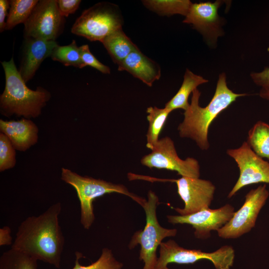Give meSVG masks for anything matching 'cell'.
Wrapping results in <instances>:
<instances>
[{
  "mask_svg": "<svg viewBox=\"0 0 269 269\" xmlns=\"http://www.w3.org/2000/svg\"><path fill=\"white\" fill-rule=\"evenodd\" d=\"M62 206H50L38 216H29L18 227L11 248L59 268L65 239L59 224Z\"/></svg>",
  "mask_w": 269,
  "mask_h": 269,
  "instance_id": "1",
  "label": "cell"
},
{
  "mask_svg": "<svg viewBox=\"0 0 269 269\" xmlns=\"http://www.w3.org/2000/svg\"><path fill=\"white\" fill-rule=\"evenodd\" d=\"M191 103L184 111V119L178 126L179 134L181 137L192 139L202 150L209 147L208 134L209 127L216 118L233 102L246 94L234 93L227 86L226 75L220 74L214 95L209 104L202 108L199 105L200 91L192 92Z\"/></svg>",
  "mask_w": 269,
  "mask_h": 269,
  "instance_id": "2",
  "label": "cell"
},
{
  "mask_svg": "<svg viewBox=\"0 0 269 269\" xmlns=\"http://www.w3.org/2000/svg\"><path fill=\"white\" fill-rule=\"evenodd\" d=\"M5 85L0 96V106L5 116L13 114L26 118H36L50 99V93L41 87L35 90L29 89L17 69L13 57L1 62Z\"/></svg>",
  "mask_w": 269,
  "mask_h": 269,
  "instance_id": "3",
  "label": "cell"
},
{
  "mask_svg": "<svg viewBox=\"0 0 269 269\" xmlns=\"http://www.w3.org/2000/svg\"><path fill=\"white\" fill-rule=\"evenodd\" d=\"M61 179L76 190L80 203V222L85 229H90L94 222L93 202L99 197L108 193H118L131 197L141 206L146 201L130 192L123 185L82 176L67 168H62Z\"/></svg>",
  "mask_w": 269,
  "mask_h": 269,
  "instance_id": "4",
  "label": "cell"
},
{
  "mask_svg": "<svg viewBox=\"0 0 269 269\" xmlns=\"http://www.w3.org/2000/svg\"><path fill=\"white\" fill-rule=\"evenodd\" d=\"M147 197V200L141 206L145 213V225L142 230L137 231L133 235L129 248L132 249L139 244V259L144 263L142 269H155L158 259L156 256L158 247L165 238L175 236L177 230L165 228L160 225L156 213L158 198L151 190L148 191Z\"/></svg>",
  "mask_w": 269,
  "mask_h": 269,
  "instance_id": "5",
  "label": "cell"
},
{
  "mask_svg": "<svg viewBox=\"0 0 269 269\" xmlns=\"http://www.w3.org/2000/svg\"><path fill=\"white\" fill-rule=\"evenodd\" d=\"M123 19L117 5L99 2L83 11L71 28V32L91 41L101 42L116 30L122 28Z\"/></svg>",
  "mask_w": 269,
  "mask_h": 269,
  "instance_id": "6",
  "label": "cell"
},
{
  "mask_svg": "<svg viewBox=\"0 0 269 269\" xmlns=\"http://www.w3.org/2000/svg\"><path fill=\"white\" fill-rule=\"evenodd\" d=\"M159 257L155 269H169L170 263L192 264L201 260L211 261L216 269H230L235 259V251L230 246H222L211 252L199 250H189L179 246L175 241L169 240L159 246Z\"/></svg>",
  "mask_w": 269,
  "mask_h": 269,
  "instance_id": "7",
  "label": "cell"
},
{
  "mask_svg": "<svg viewBox=\"0 0 269 269\" xmlns=\"http://www.w3.org/2000/svg\"><path fill=\"white\" fill-rule=\"evenodd\" d=\"M64 23L57 0H38L24 23V36L55 41L62 32Z\"/></svg>",
  "mask_w": 269,
  "mask_h": 269,
  "instance_id": "8",
  "label": "cell"
},
{
  "mask_svg": "<svg viewBox=\"0 0 269 269\" xmlns=\"http://www.w3.org/2000/svg\"><path fill=\"white\" fill-rule=\"evenodd\" d=\"M269 196L266 185L251 190L245 196L242 206L235 212L231 219L217 231L219 237L236 239L249 232L256 225L259 214Z\"/></svg>",
  "mask_w": 269,
  "mask_h": 269,
  "instance_id": "9",
  "label": "cell"
},
{
  "mask_svg": "<svg viewBox=\"0 0 269 269\" xmlns=\"http://www.w3.org/2000/svg\"><path fill=\"white\" fill-rule=\"evenodd\" d=\"M140 162L149 168L175 171L183 177H200L198 160L193 157L181 159L177 153L174 142L167 136L159 139L151 152L143 156Z\"/></svg>",
  "mask_w": 269,
  "mask_h": 269,
  "instance_id": "10",
  "label": "cell"
},
{
  "mask_svg": "<svg viewBox=\"0 0 269 269\" xmlns=\"http://www.w3.org/2000/svg\"><path fill=\"white\" fill-rule=\"evenodd\" d=\"M227 154L235 160L240 170L239 178L228 194V198L246 186L269 183V162L255 153L247 141L239 148L227 149Z\"/></svg>",
  "mask_w": 269,
  "mask_h": 269,
  "instance_id": "11",
  "label": "cell"
},
{
  "mask_svg": "<svg viewBox=\"0 0 269 269\" xmlns=\"http://www.w3.org/2000/svg\"><path fill=\"white\" fill-rule=\"evenodd\" d=\"M165 180L176 184L177 193L184 203L183 208H174L179 215H188L209 208L215 191V186L210 181L183 176Z\"/></svg>",
  "mask_w": 269,
  "mask_h": 269,
  "instance_id": "12",
  "label": "cell"
},
{
  "mask_svg": "<svg viewBox=\"0 0 269 269\" xmlns=\"http://www.w3.org/2000/svg\"><path fill=\"white\" fill-rule=\"evenodd\" d=\"M234 208L229 204L216 209L209 208L188 215H167L171 224H187L194 229V236L197 239L210 237L212 231H218L232 218Z\"/></svg>",
  "mask_w": 269,
  "mask_h": 269,
  "instance_id": "13",
  "label": "cell"
},
{
  "mask_svg": "<svg viewBox=\"0 0 269 269\" xmlns=\"http://www.w3.org/2000/svg\"><path fill=\"white\" fill-rule=\"evenodd\" d=\"M58 45L54 40L24 37L19 72L26 83L34 76L43 60Z\"/></svg>",
  "mask_w": 269,
  "mask_h": 269,
  "instance_id": "14",
  "label": "cell"
},
{
  "mask_svg": "<svg viewBox=\"0 0 269 269\" xmlns=\"http://www.w3.org/2000/svg\"><path fill=\"white\" fill-rule=\"evenodd\" d=\"M119 71H125L149 87L161 76L159 66L143 54L138 47L118 65Z\"/></svg>",
  "mask_w": 269,
  "mask_h": 269,
  "instance_id": "15",
  "label": "cell"
},
{
  "mask_svg": "<svg viewBox=\"0 0 269 269\" xmlns=\"http://www.w3.org/2000/svg\"><path fill=\"white\" fill-rule=\"evenodd\" d=\"M0 130L10 140L14 148L25 151L35 144L38 140V130L31 120H0Z\"/></svg>",
  "mask_w": 269,
  "mask_h": 269,
  "instance_id": "16",
  "label": "cell"
},
{
  "mask_svg": "<svg viewBox=\"0 0 269 269\" xmlns=\"http://www.w3.org/2000/svg\"><path fill=\"white\" fill-rule=\"evenodd\" d=\"M220 3L221 2L218 0L214 2L192 3L183 22L192 24L195 29L202 33L215 32L218 27V9Z\"/></svg>",
  "mask_w": 269,
  "mask_h": 269,
  "instance_id": "17",
  "label": "cell"
},
{
  "mask_svg": "<svg viewBox=\"0 0 269 269\" xmlns=\"http://www.w3.org/2000/svg\"><path fill=\"white\" fill-rule=\"evenodd\" d=\"M113 62L118 65L137 47L119 29L107 36L102 42Z\"/></svg>",
  "mask_w": 269,
  "mask_h": 269,
  "instance_id": "18",
  "label": "cell"
},
{
  "mask_svg": "<svg viewBox=\"0 0 269 269\" xmlns=\"http://www.w3.org/2000/svg\"><path fill=\"white\" fill-rule=\"evenodd\" d=\"M208 82L203 77L186 69L182 84L176 94L166 103L165 107L171 112L177 109L186 110L189 106L188 99L190 94L202 84Z\"/></svg>",
  "mask_w": 269,
  "mask_h": 269,
  "instance_id": "19",
  "label": "cell"
},
{
  "mask_svg": "<svg viewBox=\"0 0 269 269\" xmlns=\"http://www.w3.org/2000/svg\"><path fill=\"white\" fill-rule=\"evenodd\" d=\"M147 120L149 123L146 134V146L151 150L159 140V136L163 130L171 111L164 107H149L146 109Z\"/></svg>",
  "mask_w": 269,
  "mask_h": 269,
  "instance_id": "20",
  "label": "cell"
},
{
  "mask_svg": "<svg viewBox=\"0 0 269 269\" xmlns=\"http://www.w3.org/2000/svg\"><path fill=\"white\" fill-rule=\"evenodd\" d=\"M247 142L258 156L269 160V125L256 123L249 132Z\"/></svg>",
  "mask_w": 269,
  "mask_h": 269,
  "instance_id": "21",
  "label": "cell"
},
{
  "mask_svg": "<svg viewBox=\"0 0 269 269\" xmlns=\"http://www.w3.org/2000/svg\"><path fill=\"white\" fill-rule=\"evenodd\" d=\"M142 2L147 8L162 16L179 14L185 16L192 4L189 0H146Z\"/></svg>",
  "mask_w": 269,
  "mask_h": 269,
  "instance_id": "22",
  "label": "cell"
},
{
  "mask_svg": "<svg viewBox=\"0 0 269 269\" xmlns=\"http://www.w3.org/2000/svg\"><path fill=\"white\" fill-rule=\"evenodd\" d=\"M38 1L37 0H9V10L5 30H10L17 24L24 23Z\"/></svg>",
  "mask_w": 269,
  "mask_h": 269,
  "instance_id": "23",
  "label": "cell"
},
{
  "mask_svg": "<svg viewBox=\"0 0 269 269\" xmlns=\"http://www.w3.org/2000/svg\"><path fill=\"white\" fill-rule=\"evenodd\" d=\"M0 269H37V260L11 248L1 255Z\"/></svg>",
  "mask_w": 269,
  "mask_h": 269,
  "instance_id": "24",
  "label": "cell"
},
{
  "mask_svg": "<svg viewBox=\"0 0 269 269\" xmlns=\"http://www.w3.org/2000/svg\"><path fill=\"white\" fill-rule=\"evenodd\" d=\"M54 61H58L65 66H73L79 68L85 67L81 56L79 47L75 40L66 45L57 46L50 56Z\"/></svg>",
  "mask_w": 269,
  "mask_h": 269,
  "instance_id": "25",
  "label": "cell"
},
{
  "mask_svg": "<svg viewBox=\"0 0 269 269\" xmlns=\"http://www.w3.org/2000/svg\"><path fill=\"white\" fill-rule=\"evenodd\" d=\"M75 255V266L72 269H121L123 266L122 263L116 260L112 251L106 248L103 249L100 258L95 262L87 266L80 264L79 261L82 254L76 252Z\"/></svg>",
  "mask_w": 269,
  "mask_h": 269,
  "instance_id": "26",
  "label": "cell"
},
{
  "mask_svg": "<svg viewBox=\"0 0 269 269\" xmlns=\"http://www.w3.org/2000/svg\"><path fill=\"white\" fill-rule=\"evenodd\" d=\"M14 148L9 139L3 133L0 134V171L13 167L15 164Z\"/></svg>",
  "mask_w": 269,
  "mask_h": 269,
  "instance_id": "27",
  "label": "cell"
},
{
  "mask_svg": "<svg viewBox=\"0 0 269 269\" xmlns=\"http://www.w3.org/2000/svg\"><path fill=\"white\" fill-rule=\"evenodd\" d=\"M81 59L85 66H89L98 70L103 74H109L110 68L100 62L91 53L88 44L82 45L79 47Z\"/></svg>",
  "mask_w": 269,
  "mask_h": 269,
  "instance_id": "28",
  "label": "cell"
},
{
  "mask_svg": "<svg viewBox=\"0 0 269 269\" xmlns=\"http://www.w3.org/2000/svg\"><path fill=\"white\" fill-rule=\"evenodd\" d=\"M58 8L61 15L67 17L74 13L78 8L81 2L80 0H57Z\"/></svg>",
  "mask_w": 269,
  "mask_h": 269,
  "instance_id": "29",
  "label": "cell"
},
{
  "mask_svg": "<svg viewBox=\"0 0 269 269\" xmlns=\"http://www.w3.org/2000/svg\"><path fill=\"white\" fill-rule=\"evenodd\" d=\"M251 76L257 85L262 87L269 86V67L261 72L252 73Z\"/></svg>",
  "mask_w": 269,
  "mask_h": 269,
  "instance_id": "30",
  "label": "cell"
},
{
  "mask_svg": "<svg viewBox=\"0 0 269 269\" xmlns=\"http://www.w3.org/2000/svg\"><path fill=\"white\" fill-rule=\"evenodd\" d=\"M9 7V0H0V31L1 32L5 30V18L6 16H8L7 10Z\"/></svg>",
  "mask_w": 269,
  "mask_h": 269,
  "instance_id": "31",
  "label": "cell"
},
{
  "mask_svg": "<svg viewBox=\"0 0 269 269\" xmlns=\"http://www.w3.org/2000/svg\"><path fill=\"white\" fill-rule=\"evenodd\" d=\"M11 229L7 226L0 229V246L9 245L12 243Z\"/></svg>",
  "mask_w": 269,
  "mask_h": 269,
  "instance_id": "32",
  "label": "cell"
},
{
  "mask_svg": "<svg viewBox=\"0 0 269 269\" xmlns=\"http://www.w3.org/2000/svg\"><path fill=\"white\" fill-rule=\"evenodd\" d=\"M260 95L262 98L269 100V86L262 87Z\"/></svg>",
  "mask_w": 269,
  "mask_h": 269,
  "instance_id": "33",
  "label": "cell"
}]
</instances>
